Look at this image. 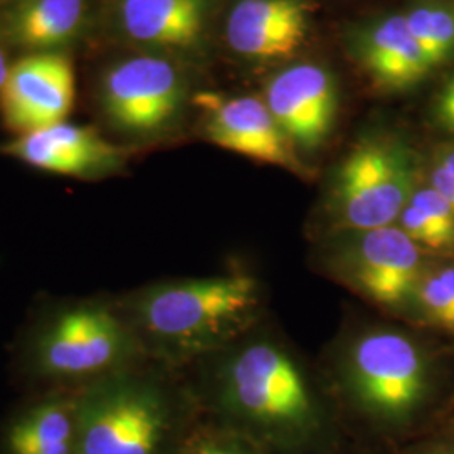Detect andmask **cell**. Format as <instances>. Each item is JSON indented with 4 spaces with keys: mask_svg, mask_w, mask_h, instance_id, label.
Returning <instances> with one entry per match:
<instances>
[{
    "mask_svg": "<svg viewBox=\"0 0 454 454\" xmlns=\"http://www.w3.org/2000/svg\"><path fill=\"white\" fill-rule=\"evenodd\" d=\"M5 152L39 170L76 179L106 176L123 163L118 146L93 129L67 121L20 135L5 146Z\"/></svg>",
    "mask_w": 454,
    "mask_h": 454,
    "instance_id": "11",
    "label": "cell"
},
{
    "mask_svg": "<svg viewBox=\"0 0 454 454\" xmlns=\"http://www.w3.org/2000/svg\"><path fill=\"white\" fill-rule=\"evenodd\" d=\"M192 454H241L239 451H236L234 448L226 446V444H221V442H215V441H204V442H199L195 446L194 453Z\"/></svg>",
    "mask_w": 454,
    "mask_h": 454,
    "instance_id": "24",
    "label": "cell"
},
{
    "mask_svg": "<svg viewBox=\"0 0 454 454\" xmlns=\"http://www.w3.org/2000/svg\"><path fill=\"white\" fill-rule=\"evenodd\" d=\"M226 394L238 411L270 426H301L313 412L305 377L271 343H254L239 352L227 369Z\"/></svg>",
    "mask_w": 454,
    "mask_h": 454,
    "instance_id": "4",
    "label": "cell"
},
{
    "mask_svg": "<svg viewBox=\"0 0 454 454\" xmlns=\"http://www.w3.org/2000/svg\"><path fill=\"white\" fill-rule=\"evenodd\" d=\"M436 112H438L439 121L448 129L454 121V76L441 91Z\"/></svg>",
    "mask_w": 454,
    "mask_h": 454,
    "instance_id": "23",
    "label": "cell"
},
{
    "mask_svg": "<svg viewBox=\"0 0 454 454\" xmlns=\"http://www.w3.org/2000/svg\"><path fill=\"white\" fill-rule=\"evenodd\" d=\"M11 65H12V63H9V59H7V54H5V49H4L2 43H0V91H2V86H4V82H5V80H7V74H9Z\"/></svg>",
    "mask_w": 454,
    "mask_h": 454,
    "instance_id": "26",
    "label": "cell"
},
{
    "mask_svg": "<svg viewBox=\"0 0 454 454\" xmlns=\"http://www.w3.org/2000/svg\"><path fill=\"white\" fill-rule=\"evenodd\" d=\"M264 103L293 145L313 150L332 130L339 105L337 82L324 66L298 63L268 80Z\"/></svg>",
    "mask_w": 454,
    "mask_h": 454,
    "instance_id": "9",
    "label": "cell"
},
{
    "mask_svg": "<svg viewBox=\"0 0 454 454\" xmlns=\"http://www.w3.org/2000/svg\"><path fill=\"white\" fill-rule=\"evenodd\" d=\"M114 22L129 41L155 49H191L204 35L209 0H114Z\"/></svg>",
    "mask_w": 454,
    "mask_h": 454,
    "instance_id": "14",
    "label": "cell"
},
{
    "mask_svg": "<svg viewBox=\"0 0 454 454\" xmlns=\"http://www.w3.org/2000/svg\"><path fill=\"white\" fill-rule=\"evenodd\" d=\"M431 187L444 197V200L451 206V209L454 211V177L451 174H448L441 165L433 170Z\"/></svg>",
    "mask_w": 454,
    "mask_h": 454,
    "instance_id": "22",
    "label": "cell"
},
{
    "mask_svg": "<svg viewBox=\"0 0 454 454\" xmlns=\"http://www.w3.org/2000/svg\"><path fill=\"white\" fill-rule=\"evenodd\" d=\"M129 350V337L108 309L80 307L63 313L37 347L43 372L56 377H82L105 372Z\"/></svg>",
    "mask_w": 454,
    "mask_h": 454,
    "instance_id": "8",
    "label": "cell"
},
{
    "mask_svg": "<svg viewBox=\"0 0 454 454\" xmlns=\"http://www.w3.org/2000/svg\"><path fill=\"white\" fill-rule=\"evenodd\" d=\"M439 165H441L448 174H451L454 177V150H448V152H444V153L441 155Z\"/></svg>",
    "mask_w": 454,
    "mask_h": 454,
    "instance_id": "27",
    "label": "cell"
},
{
    "mask_svg": "<svg viewBox=\"0 0 454 454\" xmlns=\"http://www.w3.org/2000/svg\"><path fill=\"white\" fill-rule=\"evenodd\" d=\"M407 27L431 65L438 66L454 52V11L441 4H418L406 16Z\"/></svg>",
    "mask_w": 454,
    "mask_h": 454,
    "instance_id": "18",
    "label": "cell"
},
{
    "mask_svg": "<svg viewBox=\"0 0 454 454\" xmlns=\"http://www.w3.org/2000/svg\"><path fill=\"white\" fill-rule=\"evenodd\" d=\"M74 95V66L66 54H26L11 65L0 91L4 123L17 137L54 127L71 114Z\"/></svg>",
    "mask_w": 454,
    "mask_h": 454,
    "instance_id": "7",
    "label": "cell"
},
{
    "mask_svg": "<svg viewBox=\"0 0 454 454\" xmlns=\"http://www.w3.org/2000/svg\"><path fill=\"white\" fill-rule=\"evenodd\" d=\"M439 454H454V451H444V453H439Z\"/></svg>",
    "mask_w": 454,
    "mask_h": 454,
    "instance_id": "29",
    "label": "cell"
},
{
    "mask_svg": "<svg viewBox=\"0 0 454 454\" xmlns=\"http://www.w3.org/2000/svg\"><path fill=\"white\" fill-rule=\"evenodd\" d=\"M448 130H453L454 131V121H453V123H451V125H450V127H448Z\"/></svg>",
    "mask_w": 454,
    "mask_h": 454,
    "instance_id": "28",
    "label": "cell"
},
{
    "mask_svg": "<svg viewBox=\"0 0 454 454\" xmlns=\"http://www.w3.org/2000/svg\"><path fill=\"white\" fill-rule=\"evenodd\" d=\"M305 0H238L226 19L231 49L249 59H285L309 34Z\"/></svg>",
    "mask_w": 454,
    "mask_h": 454,
    "instance_id": "12",
    "label": "cell"
},
{
    "mask_svg": "<svg viewBox=\"0 0 454 454\" xmlns=\"http://www.w3.org/2000/svg\"><path fill=\"white\" fill-rule=\"evenodd\" d=\"M399 221H401V229L416 244L427 246V247H433V249L446 247V246L453 244V241L438 226H434L412 204H407L406 207L403 209L401 215H399Z\"/></svg>",
    "mask_w": 454,
    "mask_h": 454,
    "instance_id": "20",
    "label": "cell"
},
{
    "mask_svg": "<svg viewBox=\"0 0 454 454\" xmlns=\"http://www.w3.org/2000/svg\"><path fill=\"white\" fill-rule=\"evenodd\" d=\"M206 110V135L221 148L258 162L300 170L293 144L279 129L264 99L200 95Z\"/></svg>",
    "mask_w": 454,
    "mask_h": 454,
    "instance_id": "10",
    "label": "cell"
},
{
    "mask_svg": "<svg viewBox=\"0 0 454 454\" xmlns=\"http://www.w3.org/2000/svg\"><path fill=\"white\" fill-rule=\"evenodd\" d=\"M357 54L373 82L387 90L412 86L434 67L409 31L404 16L384 17L369 26L358 35Z\"/></svg>",
    "mask_w": 454,
    "mask_h": 454,
    "instance_id": "16",
    "label": "cell"
},
{
    "mask_svg": "<svg viewBox=\"0 0 454 454\" xmlns=\"http://www.w3.org/2000/svg\"><path fill=\"white\" fill-rule=\"evenodd\" d=\"M76 406V454H163L172 418L159 390L108 380L86 390Z\"/></svg>",
    "mask_w": 454,
    "mask_h": 454,
    "instance_id": "2",
    "label": "cell"
},
{
    "mask_svg": "<svg viewBox=\"0 0 454 454\" xmlns=\"http://www.w3.org/2000/svg\"><path fill=\"white\" fill-rule=\"evenodd\" d=\"M412 163L403 146L369 138L341 162L335 209L341 224L360 232L392 226L414 194Z\"/></svg>",
    "mask_w": 454,
    "mask_h": 454,
    "instance_id": "3",
    "label": "cell"
},
{
    "mask_svg": "<svg viewBox=\"0 0 454 454\" xmlns=\"http://www.w3.org/2000/svg\"><path fill=\"white\" fill-rule=\"evenodd\" d=\"M421 254L401 227L360 232L352 249V276L364 294L380 305H399L416 292Z\"/></svg>",
    "mask_w": 454,
    "mask_h": 454,
    "instance_id": "13",
    "label": "cell"
},
{
    "mask_svg": "<svg viewBox=\"0 0 454 454\" xmlns=\"http://www.w3.org/2000/svg\"><path fill=\"white\" fill-rule=\"evenodd\" d=\"M350 379L362 404L380 416L403 418L421 403L426 364L406 335L372 332L352 350Z\"/></svg>",
    "mask_w": 454,
    "mask_h": 454,
    "instance_id": "6",
    "label": "cell"
},
{
    "mask_svg": "<svg viewBox=\"0 0 454 454\" xmlns=\"http://www.w3.org/2000/svg\"><path fill=\"white\" fill-rule=\"evenodd\" d=\"M438 275L442 279V283H444V286H446V290L450 293V296H451L454 303V266L442 268Z\"/></svg>",
    "mask_w": 454,
    "mask_h": 454,
    "instance_id": "25",
    "label": "cell"
},
{
    "mask_svg": "<svg viewBox=\"0 0 454 454\" xmlns=\"http://www.w3.org/2000/svg\"><path fill=\"white\" fill-rule=\"evenodd\" d=\"M409 204L421 211L434 226H438L454 243V211L444 197L433 187L416 191Z\"/></svg>",
    "mask_w": 454,
    "mask_h": 454,
    "instance_id": "21",
    "label": "cell"
},
{
    "mask_svg": "<svg viewBox=\"0 0 454 454\" xmlns=\"http://www.w3.org/2000/svg\"><path fill=\"white\" fill-rule=\"evenodd\" d=\"M185 78L160 56H135L112 66L99 82V105L116 129L153 133L168 125L185 99Z\"/></svg>",
    "mask_w": 454,
    "mask_h": 454,
    "instance_id": "5",
    "label": "cell"
},
{
    "mask_svg": "<svg viewBox=\"0 0 454 454\" xmlns=\"http://www.w3.org/2000/svg\"><path fill=\"white\" fill-rule=\"evenodd\" d=\"M258 301V285L249 276L189 279L146 293L138 318L155 340L177 352H195L239 330Z\"/></svg>",
    "mask_w": 454,
    "mask_h": 454,
    "instance_id": "1",
    "label": "cell"
},
{
    "mask_svg": "<svg viewBox=\"0 0 454 454\" xmlns=\"http://www.w3.org/2000/svg\"><path fill=\"white\" fill-rule=\"evenodd\" d=\"M88 0H16L0 16V37L27 54L63 52L88 27Z\"/></svg>",
    "mask_w": 454,
    "mask_h": 454,
    "instance_id": "15",
    "label": "cell"
},
{
    "mask_svg": "<svg viewBox=\"0 0 454 454\" xmlns=\"http://www.w3.org/2000/svg\"><path fill=\"white\" fill-rule=\"evenodd\" d=\"M7 454H76L74 401L52 399L27 409L11 424Z\"/></svg>",
    "mask_w": 454,
    "mask_h": 454,
    "instance_id": "17",
    "label": "cell"
},
{
    "mask_svg": "<svg viewBox=\"0 0 454 454\" xmlns=\"http://www.w3.org/2000/svg\"><path fill=\"white\" fill-rule=\"evenodd\" d=\"M418 300L426 317L434 324L454 332V303L442 279L436 275L426 276L418 283Z\"/></svg>",
    "mask_w": 454,
    "mask_h": 454,
    "instance_id": "19",
    "label": "cell"
}]
</instances>
